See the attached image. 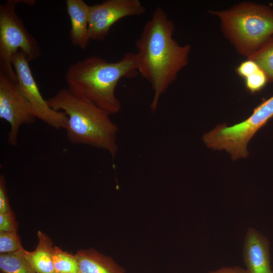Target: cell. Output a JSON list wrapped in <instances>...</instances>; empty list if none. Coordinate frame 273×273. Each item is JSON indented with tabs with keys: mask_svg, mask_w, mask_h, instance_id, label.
Returning <instances> with one entry per match:
<instances>
[{
	"mask_svg": "<svg viewBox=\"0 0 273 273\" xmlns=\"http://www.w3.org/2000/svg\"><path fill=\"white\" fill-rule=\"evenodd\" d=\"M23 248L17 232H0V253H8Z\"/></svg>",
	"mask_w": 273,
	"mask_h": 273,
	"instance_id": "cell-17",
	"label": "cell"
},
{
	"mask_svg": "<svg viewBox=\"0 0 273 273\" xmlns=\"http://www.w3.org/2000/svg\"><path fill=\"white\" fill-rule=\"evenodd\" d=\"M248 59L257 64L265 73L268 81H273V35Z\"/></svg>",
	"mask_w": 273,
	"mask_h": 273,
	"instance_id": "cell-15",
	"label": "cell"
},
{
	"mask_svg": "<svg viewBox=\"0 0 273 273\" xmlns=\"http://www.w3.org/2000/svg\"><path fill=\"white\" fill-rule=\"evenodd\" d=\"M272 117L273 96L255 107L244 121L231 126L219 124L205 133L202 140L208 148L226 151L233 160L246 158L249 141Z\"/></svg>",
	"mask_w": 273,
	"mask_h": 273,
	"instance_id": "cell-6",
	"label": "cell"
},
{
	"mask_svg": "<svg viewBox=\"0 0 273 273\" xmlns=\"http://www.w3.org/2000/svg\"><path fill=\"white\" fill-rule=\"evenodd\" d=\"M29 62L21 51L16 53L13 59L12 64L20 92L30 105L36 119L55 129H65L68 121L67 115L62 111L51 108L47 100L42 97Z\"/></svg>",
	"mask_w": 273,
	"mask_h": 273,
	"instance_id": "cell-7",
	"label": "cell"
},
{
	"mask_svg": "<svg viewBox=\"0 0 273 273\" xmlns=\"http://www.w3.org/2000/svg\"><path fill=\"white\" fill-rule=\"evenodd\" d=\"M0 118L10 125L8 143L17 145L20 127L33 123L36 120L34 112L20 92L17 83L0 72Z\"/></svg>",
	"mask_w": 273,
	"mask_h": 273,
	"instance_id": "cell-8",
	"label": "cell"
},
{
	"mask_svg": "<svg viewBox=\"0 0 273 273\" xmlns=\"http://www.w3.org/2000/svg\"><path fill=\"white\" fill-rule=\"evenodd\" d=\"M75 255L80 273H126L112 258L93 248L79 250Z\"/></svg>",
	"mask_w": 273,
	"mask_h": 273,
	"instance_id": "cell-12",
	"label": "cell"
},
{
	"mask_svg": "<svg viewBox=\"0 0 273 273\" xmlns=\"http://www.w3.org/2000/svg\"><path fill=\"white\" fill-rule=\"evenodd\" d=\"M38 243L33 251L25 250V257L36 273H56L53 260V246L47 234L38 231Z\"/></svg>",
	"mask_w": 273,
	"mask_h": 273,
	"instance_id": "cell-13",
	"label": "cell"
},
{
	"mask_svg": "<svg viewBox=\"0 0 273 273\" xmlns=\"http://www.w3.org/2000/svg\"><path fill=\"white\" fill-rule=\"evenodd\" d=\"M267 82V77L261 68L245 78L246 87L252 94L261 90Z\"/></svg>",
	"mask_w": 273,
	"mask_h": 273,
	"instance_id": "cell-18",
	"label": "cell"
},
{
	"mask_svg": "<svg viewBox=\"0 0 273 273\" xmlns=\"http://www.w3.org/2000/svg\"><path fill=\"white\" fill-rule=\"evenodd\" d=\"M53 260L56 273H80L75 254L68 253L57 246H54Z\"/></svg>",
	"mask_w": 273,
	"mask_h": 273,
	"instance_id": "cell-16",
	"label": "cell"
},
{
	"mask_svg": "<svg viewBox=\"0 0 273 273\" xmlns=\"http://www.w3.org/2000/svg\"><path fill=\"white\" fill-rule=\"evenodd\" d=\"M23 248L13 252L0 254L1 273H36L25 257Z\"/></svg>",
	"mask_w": 273,
	"mask_h": 273,
	"instance_id": "cell-14",
	"label": "cell"
},
{
	"mask_svg": "<svg viewBox=\"0 0 273 273\" xmlns=\"http://www.w3.org/2000/svg\"><path fill=\"white\" fill-rule=\"evenodd\" d=\"M18 223L12 210L0 213V232H17Z\"/></svg>",
	"mask_w": 273,
	"mask_h": 273,
	"instance_id": "cell-19",
	"label": "cell"
},
{
	"mask_svg": "<svg viewBox=\"0 0 273 273\" xmlns=\"http://www.w3.org/2000/svg\"><path fill=\"white\" fill-rule=\"evenodd\" d=\"M23 2L8 0L0 6V72L17 83L12 64L15 55L21 51L30 62L38 59L42 54L38 42L16 12V5Z\"/></svg>",
	"mask_w": 273,
	"mask_h": 273,
	"instance_id": "cell-5",
	"label": "cell"
},
{
	"mask_svg": "<svg viewBox=\"0 0 273 273\" xmlns=\"http://www.w3.org/2000/svg\"><path fill=\"white\" fill-rule=\"evenodd\" d=\"M146 8L139 0H107L89 6L88 34L90 40H103L111 26L127 17L140 16Z\"/></svg>",
	"mask_w": 273,
	"mask_h": 273,
	"instance_id": "cell-9",
	"label": "cell"
},
{
	"mask_svg": "<svg viewBox=\"0 0 273 273\" xmlns=\"http://www.w3.org/2000/svg\"><path fill=\"white\" fill-rule=\"evenodd\" d=\"M243 258L249 273H273L270 264L267 239L252 228L247 232L244 243Z\"/></svg>",
	"mask_w": 273,
	"mask_h": 273,
	"instance_id": "cell-10",
	"label": "cell"
},
{
	"mask_svg": "<svg viewBox=\"0 0 273 273\" xmlns=\"http://www.w3.org/2000/svg\"><path fill=\"white\" fill-rule=\"evenodd\" d=\"M138 74L136 53L127 52L114 62L97 56L77 61L68 67L65 79L70 92L111 115L118 113L121 108L115 94L118 82L122 78H133Z\"/></svg>",
	"mask_w": 273,
	"mask_h": 273,
	"instance_id": "cell-2",
	"label": "cell"
},
{
	"mask_svg": "<svg viewBox=\"0 0 273 273\" xmlns=\"http://www.w3.org/2000/svg\"><path fill=\"white\" fill-rule=\"evenodd\" d=\"M66 11L70 18L69 38L71 43L80 49L88 46V14L89 5L82 0H67Z\"/></svg>",
	"mask_w": 273,
	"mask_h": 273,
	"instance_id": "cell-11",
	"label": "cell"
},
{
	"mask_svg": "<svg viewBox=\"0 0 273 273\" xmlns=\"http://www.w3.org/2000/svg\"><path fill=\"white\" fill-rule=\"evenodd\" d=\"M260 68L256 63L251 59L242 62L237 68V73L244 78L252 74Z\"/></svg>",
	"mask_w": 273,
	"mask_h": 273,
	"instance_id": "cell-20",
	"label": "cell"
},
{
	"mask_svg": "<svg viewBox=\"0 0 273 273\" xmlns=\"http://www.w3.org/2000/svg\"><path fill=\"white\" fill-rule=\"evenodd\" d=\"M50 107L68 117L65 128L69 141L107 151L114 157L118 150V128L107 112L67 88L47 99Z\"/></svg>",
	"mask_w": 273,
	"mask_h": 273,
	"instance_id": "cell-3",
	"label": "cell"
},
{
	"mask_svg": "<svg viewBox=\"0 0 273 273\" xmlns=\"http://www.w3.org/2000/svg\"><path fill=\"white\" fill-rule=\"evenodd\" d=\"M210 13L219 18L222 31L237 51L248 57L273 35V9L268 6L245 2Z\"/></svg>",
	"mask_w": 273,
	"mask_h": 273,
	"instance_id": "cell-4",
	"label": "cell"
},
{
	"mask_svg": "<svg viewBox=\"0 0 273 273\" xmlns=\"http://www.w3.org/2000/svg\"><path fill=\"white\" fill-rule=\"evenodd\" d=\"M4 176H0V213L11 211Z\"/></svg>",
	"mask_w": 273,
	"mask_h": 273,
	"instance_id": "cell-21",
	"label": "cell"
},
{
	"mask_svg": "<svg viewBox=\"0 0 273 273\" xmlns=\"http://www.w3.org/2000/svg\"><path fill=\"white\" fill-rule=\"evenodd\" d=\"M209 273H249L247 269H244L240 266L223 267L216 271H211Z\"/></svg>",
	"mask_w": 273,
	"mask_h": 273,
	"instance_id": "cell-22",
	"label": "cell"
},
{
	"mask_svg": "<svg viewBox=\"0 0 273 273\" xmlns=\"http://www.w3.org/2000/svg\"><path fill=\"white\" fill-rule=\"evenodd\" d=\"M173 22L157 7L135 41L138 71L154 92L150 108L156 110L161 96L188 63L191 46L180 45L173 38Z\"/></svg>",
	"mask_w": 273,
	"mask_h": 273,
	"instance_id": "cell-1",
	"label": "cell"
}]
</instances>
